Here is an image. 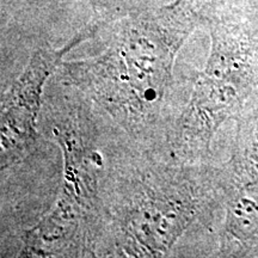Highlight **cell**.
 <instances>
[{"label": "cell", "instance_id": "obj_1", "mask_svg": "<svg viewBox=\"0 0 258 258\" xmlns=\"http://www.w3.org/2000/svg\"><path fill=\"white\" fill-rule=\"evenodd\" d=\"M201 19L196 0L138 12L116 24L101 54L63 61L60 70L120 127L139 134L163 111L177 54Z\"/></svg>", "mask_w": 258, "mask_h": 258}, {"label": "cell", "instance_id": "obj_2", "mask_svg": "<svg viewBox=\"0 0 258 258\" xmlns=\"http://www.w3.org/2000/svg\"><path fill=\"white\" fill-rule=\"evenodd\" d=\"M185 164H158L125 173L108 196H101L116 256H166L188 232L201 201Z\"/></svg>", "mask_w": 258, "mask_h": 258}, {"label": "cell", "instance_id": "obj_3", "mask_svg": "<svg viewBox=\"0 0 258 258\" xmlns=\"http://www.w3.org/2000/svg\"><path fill=\"white\" fill-rule=\"evenodd\" d=\"M95 31L84 29L66 46L53 48L44 46L35 50L21 76L16 79L2 101L0 116V145L2 167H8L34 148L37 141V117L43 101V89L62 59L71 49L78 46Z\"/></svg>", "mask_w": 258, "mask_h": 258}, {"label": "cell", "instance_id": "obj_4", "mask_svg": "<svg viewBox=\"0 0 258 258\" xmlns=\"http://www.w3.org/2000/svg\"><path fill=\"white\" fill-rule=\"evenodd\" d=\"M104 225L101 211L59 194L53 208L23 233L21 257H79L96 251Z\"/></svg>", "mask_w": 258, "mask_h": 258}]
</instances>
